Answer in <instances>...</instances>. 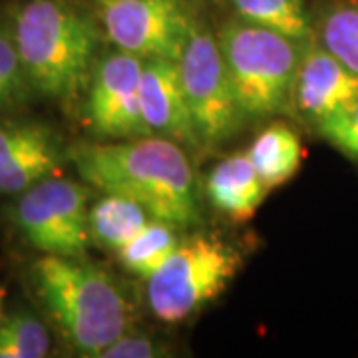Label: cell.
Returning <instances> with one entry per match:
<instances>
[{
	"mask_svg": "<svg viewBox=\"0 0 358 358\" xmlns=\"http://www.w3.org/2000/svg\"><path fill=\"white\" fill-rule=\"evenodd\" d=\"M178 64L199 143L215 145L229 140L247 117L235 98L217 40L209 30L193 24Z\"/></svg>",
	"mask_w": 358,
	"mask_h": 358,
	"instance_id": "obj_7",
	"label": "cell"
},
{
	"mask_svg": "<svg viewBox=\"0 0 358 358\" xmlns=\"http://www.w3.org/2000/svg\"><path fill=\"white\" fill-rule=\"evenodd\" d=\"M159 357V348L145 336L124 333L108 345L98 358H154Z\"/></svg>",
	"mask_w": 358,
	"mask_h": 358,
	"instance_id": "obj_22",
	"label": "cell"
},
{
	"mask_svg": "<svg viewBox=\"0 0 358 358\" xmlns=\"http://www.w3.org/2000/svg\"><path fill=\"white\" fill-rule=\"evenodd\" d=\"M241 267V255L217 237L195 235L148 279V303L164 322L192 319L227 289Z\"/></svg>",
	"mask_w": 358,
	"mask_h": 358,
	"instance_id": "obj_5",
	"label": "cell"
},
{
	"mask_svg": "<svg viewBox=\"0 0 358 358\" xmlns=\"http://www.w3.org/2000/svg\"><path fill=\"white\" fill-rule=\"evenodd\" d=\"M268 189L261 181L249 154H235L219 162L207 178V195L223 215L235 223L255 217Z\"/></svg>",
	"mask_w": 358,
	"mask_h": 358,
	"instance_id": "obj_13",
	"label": "cell"
},
{
	"mask_svg": "<svg viewBox=\"0 0 358 358\" xmlns=\"http://www.w3.org/2000/svg\"><path fill=\"white\" fill-rule=\"evenodd\" d=\"M100 18L120 50L143 60H179L193 28L179 0H100Z\"/></svg>",
	"mask_w": 358,
	"mask_h": 358,
	"instance_id": "obj_8",
	"label": "cell"
},
{
	"mask_svg": "<svg viewBox=\"0 0 358 358\" xmlns=\"http://www.w3.org/2000/svg\"><path fill=\"white\" fill-rule=\"evenodd\" d=\"M2 319H4V296L0 293V322H2Z\"/></svg>",
	"mask_w": 358,
	"mask_h": 358,
	"instance_id": "obj_23",
	"label": "cell"
},
{
	"mask_svg": "<svg viewBox=\"0 0 358 358\" xmlns=\"http://www.w3.org/2000/svg\"><path fill=\"white\" fill-rule=\"evenodd\" d=\"M152 219L140 203L122 195L106 193V197L90 207V235L94 243L117 253Z\"/></svg>",
	"mask_w": 358,
	"mask_h": 358,
	"instance_id": "obj_15",
	"label": "cell"
},
{
	"mask_svg": "<svg viewBox=\"0 0 358 358\" xmlns=\"http://www.w3.org/2000/svg\"><path fill=\"white\" fill-rule=\"evenodd\" d=\"M64 162L58 136L48 126L24 120L0 122V193L20 195L56 176Z\"/></svg>",
	"mask_w": 358,
	"mask_h": 358,
	"instance_id": "obj_10",
	"label": "cell"
},
{
	"mask_svg": "<svg viewBox=\"0 0 358 358\" xmlns=\"http://www.w3.org/2000/svg\"><path fill=\"white\" fill-rule=\"evenodd\" d=\"M317 128L320 136L341 154L358 162V102L320 120Z\"/></svg>",
	"mask_w": 358,
	"mask_h": 358,
	"instance_id": "obj_21",
	"label": "cell"
},
{
	"mask_svg": "<svg viewBox=\"0 0 358 358\" xmlns=\"http://www.w3.org/2000/svg\"><path fill=\"white\" fill-rule=\"evenodd\" d=\"M50 350L46 324L32 313H14L0 322V358H42Z\"/></svg>",
	"mask_w": 358,
	"mask_h": 358,
	"instance_id": "obj_18",
	"label": "cell"
},
{
	"mask_svg": "<svg viewBox=\"0 0 358 358\" xmlns=\"http://www.w3.org/2000/svg\"><path fill=\"white\" fill-rule=\"evenodd\" d=\"M141 70L143 58L124 50L98 62L86 98V117L96 134L114 140L152 136L141 112Z\"/></svg>",
	"mask_w": 358,
	"mask_h": 358,
	"instance_id": "obj_9",
	"label": "cell"
},
{
	"mask_svg": "<svg viewBox=\"0 0 358 358\" xmlns=\"http://www.w3.org/2000/svg\"><path fill=\"white\" fill-rule=\"evenodd\" d=\"M217 42L245 117L265 120L291 106L305 40L241 18L223 26Z\"/></svg>",
	"mask_w": 358,
	"mask_h": 358,
	"instance_id": "obj_4",
	"label": "cell"
},
{
	"mask_svg": "<svg viewBox=\"0 0 358 358\" xmlns=\"http://www.w3.org/2000/svg\"><path fill=\"white\" fill-rule=\"evenodd\" d=\"M140 100L145 124L150 126L152 134L176 143H199L181 86L178 60H143Z\"/></svg>",
	"mask_w": 358,
	"mask_h": 358,
	"instance_id": "obj_12",
	"label": "cell"
},
{
	"mask_svg": "<svg viewBox=\"0 0 358 358\" xmlns=\"http://www.w3.org/2000/svg\"><path fill=\"white\" fill-rule=\"evenodd\" d=\"M68 157L88 185L128 197L154 219L173 227L199 221L192 164L176 141L141 136L122 143H82Z\"/></svg>",
	"mask_w": 358,
	"mask_h": 358,
	"instance_id": "obj_1",
	"label": "cell"
},
{
	"mask_svg": "<svg viewBox=\"0 0 358 358\" xmlns=\"http://www.w3.org/2000/svg\"><path fill=\"white\" fill-rule=\"evenodd\" d=\"M322 46L358 74V6H338L320 28Z\"/></svg>",
	"mask_w": 358,
	"mask_h": 358,
	"instance_id": "obj_19",
	"label": "cell"
},
{
	"mask_svg": "<svg viewBox=\"0 0 358 358\" xmlns=\"http://www.w3.org/2000/svg\"><path fill=\"white\" fill-rule=\"evenodd\" d=\"M249 157L268 192L285 185L303 166V145L299 136L285 124L263 129L249 148Z\"/></svg>",
	"mask_w": 358,
	"mask_h": 358,
	"instance_id": "obj_14",
	"label": "cell"
},
{
	"mask_svg": "<svg viewBox=\"0 0 358 358\" xmlns=\"http://www.w3.org/2000/svg\"><path fill=\"white\" fill-rule=\"evenodd\" d=\"M32 285L78 355L98 358L128 333L131 313L122 289L84 257L42 255L32 265Z\"/></svg>",
	"mask_w": 358,
	"mask_h": 358,
	"instance_id": "obj_2",
	"label": "cell"
},
{
	"mask_svg": "<svg viewBox=\"0 0 358 358\" xmlns=\"http://www.w3.org/2000/svg\"><path fill=\"white\" fill-rule=\"evenodd\" d=\"M239 16L294 40L310 36V22L301 0H231Z\"/></svg>",
	"mask_w": 358,
	"mask_h": 358,
	"instance_id": "obj_17",
	"label": "cell"
},
{
	"mask_svg": "<svg viewBox=\"0 0 358 358\" xmlns=\"http://www.w3.org/2000/svg\"><path fill=\"white\" fill-rule=\"evenodd\" d=\"M293 102L315 126L358 102V74L320 46H308L294 82Z\"/></svg>",
	"mask_w": 358,
	"mask_h": 358,
	"instance_id": "obj_11",
	"label": "cell"
},
{
	"mask_svg": "<svg viewBox=\"0 0 358 358\" xmlns=\"http://www.w3.org/2000/svg\"><path fill=\"white\" fill-rule=\"evenodd\" d=\"M13 36L34 92L70 103L88 86L98 32L66 0H26L14 16Z\"/></svg>",
	"mask_w": 358,
	"mask_h": 358,
	"instance_id": "obj_3",
	"label": "cell"
},
{
	"mask_svg": "<svg viewBox=\"0 0 358 358\" xmlns=\"http://www.w3.org/2000/svg\"><path fill=\"white\" fill-rule=\"evenodd\" d=\"M34 92L14 44L13 30L0 26V115L20 108Z\"/></svg>",
	"mask_w": 358,
	"mask_h": 358,
	"instance_id": "obj_20",
	"label": "cell"
},
{
	"mask_svg": "<svg viewBox=\"0 0 358 358\" xmlns=\"http://www.w3.org/2000/svg\"><path fill=\"white\" fill-rule=\"evenodd\" d=\"M178 247L179 239L176 227L166 221L152 219L134 239H129L117 251V259L122 267L131 275L150 279L157 268L164 267V263L173 255Z\"/></svg>",
	"mask_w": 358,
	"mask_h": 358,
	"instance_id": "obj_16",
	"label": "cell"
},
{
	"mask_svg": "<svg viewBox=\"0 0 358 358\" xmlns=\"http://www.w3.org/2000/svg\"><path fill=\"white\" fill-rule=\"evenodd\" d=\"M14 223L42 255L84 257L90 235V189L64 178H46L18 195Z\"/></svg>",
	"mask_w": 358,
	"mask_h": 358,
	"instance_id": "obj_6",
	"label": "cell"
}]
</instances>
